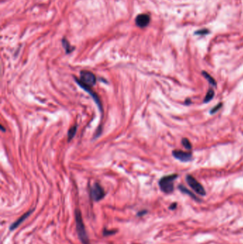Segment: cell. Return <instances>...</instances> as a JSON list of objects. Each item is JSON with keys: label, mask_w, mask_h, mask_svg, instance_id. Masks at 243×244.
Returning <instances> with one entry per match:
<instances>
[{"label": "cell", "mask_w": 243, "mask_h": 244, "mask_svg": "<svg viewBox=\"0 0 243 244\" xmlns=\"http://www.w3.org/2000/svg\"><path fill=\"white\" fill-rule=\"evenodd\" d=\"M75 220L76 224V231L81 243L83 244H91L87 233H86V228L83 224V219H82L81 213L78 209L76 210L75 211Z\"/></svg>", "instance_id": "cell-1"}, {"label": "cell", "mask_w": 243, "mask_h": 244, "mask_svg": "<svg viewBox=\"0 0 243 244\" xmlns=\"http://www.w3.org/2000/svg\"><path fill=\"white\" fill-rule=\"evenodd\" d=\"M178 177L177 174H171L162 177L159 181V186L160 190L165 194H170L174 190L173 181Z\"/></svg>", "instance_id": "cell-2"}, {"label": "cell", "mask_w": 243, "mask_h": 244, "mask_svg": "<svg viewBox=\"0 0 243 244\" xmlns=\"http://www.w3.org/2000/svg\"><path fill=\"white\" fill-rule=\"evenodd\" d=\"M75 80L76 82L81 83L85 86L88 87H92L96 84V77L94 73L89 71L83 70L80 72V78L77 79L75 77Z\"/></svg>", "instance_id": "cell-3"}, {"label": "cell", "mask_w": 243, "mask_h": 244, "mask_svg": "<svg viewBox=\"0 0 243 244\" xmlns=\"http://www.w3.org/2000/svg\"><path fill=\"white\" fill-rule=\"evenodd\" d=\"M105 194L104 189L98 183H95L90 189V196H91V199L94 201H101V199L104 198Z\"/></svg>", "instance_id": "cell-4"}, {"label": "cell", "mask_w": 243, "mask_h": 244, "mask_svg": "<svg viewBox=\"0 0 243 244\" xmlns=\"http://www.w3.org/2000/svg\"><path fill=\"white\" fill-rule=\"evenodd\" d=\"M186 181H187L188 185L190 186L197 194L200 196L205 195V190L204 187L202 186L200 183L198 182L197 180L195 179L193 176H190V175H188L186 176Z\"/></svg>", "instance_id": "cell-5"}, {"label": "cell", "mask_w": 243, "mask_h": 244, "mask_svg": "<svg viewBox=\"0 0 243 244\" xmlns=\"http://www.w3.org/2000/svg\"><path fill=\"white\" fill-rule=\"evenodd\" d=\"M76 83H78V84L80 86H81L82 89H84L85 91H87L88 93H89L90 95L92 96V98H93V99H94V102H96V104H97L98 107H99V111L101 112V113H102V111H103V107H102V105H101V100H100V99H99V96H98V94H96V92H94V91H93L92 89H91V87H88V86H85V85L82 84V83H78V82H76Z\"/></svg>", "instance_id": "cell-6"}, {"label": "cell", "mask_w": 243, "mask_h": 244, "mask_svg": "<svg viewBox=\"0 0 243 244\" xmlns=\"http://www.w3.org/2000/svg\"><path fill=\"white\" fill-rule=\"evenodd\" d=\"M173 155L176 159L183 162H188L192 159V154L181 150H174L173 151Z\"/></svg>", "instance_id": "cell-7"}, {"label": "cell", "mask_w": 243, "mask_h": 244, "mask_svg": "<svg viewBox=\"0 0 243 244\" xmlns=\"http://www.w3.org/2000/svg\"><path fill=\"white\" fill-rule=\"evenodd\" d=\"M150 20H151V18H150L149 15L146 14H138L137 17H136L135 22H136V25L138 27H140V28H145V27H146L149 25Z\"/></svg>", "instance_id": "cell-8"}, {"label": "cell", "mask_w": 243, "mask_h": 244, "mask_svg": "<svg viewBox=\"0 0 243 244\" xmlns=\"http://www.w3.org/2000/svg\"><path fill=\"white\" fill-rule=\"evenodd\" d=\"M33 211H34V209H32V210H30V211H29L28 212H27V213H25L24 215H22L20 218H18L17 221H15V222H14L12 225H11L10 227H9V229H10L11 231H13V230H14V229H17L19 225L22 224V223H23L24 221H25V220L27 219V218H28L32 213H33Z\"/></svg>", "instance_id": "cell-9"}, {"label": "cell", "mask_w": 243, "mask_h": 244, "mask_svg": "<svg viewBox=\"0 0 243 244\" xmlns=\"http://www.w3.org/2000/svg\"><path fill=\"white\" fill-rule=\"evenodd\" d=\"M62 46H64V49H65L67 54H69V53L72 52L74 49V47L71 46L69 41H67L65 38L62 39Z\"/></svg>", "instance_id": "cell-10"}, {"label": "cell", "mask_w": 243, "mask_h": 244, "mask_svg": "<svg viewBox=\"0 0 243 244\" xmlns=\"http://www.w3.org/2000/svg\"><path fill=\"white\" fill-rule=\"evenodd\" d=\"M178 188H179L180 190H181V191L183 192V193H185V194H188V195H189L190 196L192 197V198H193V199H195V200L199 201V198H197V197H196L195 195L194 194H193V193L191 192L190 191H189L188 189H186V188L185 187V186L181 185V186H179V187H178Z\"/></svg>", "instance_id": "cell-11"}, {"label": "cell", "mask_w": 243, "mask_h": 244, "mask_svg": "<svg viewBox=\"0 0 243 244\" xmlns=\"http://www.w3.org/2000/svg\"><path fill=\"white\" fill-rule=\"evenodd\" d=\"M202 74L203 75V76L207 80V81H208L210 84L214 86H216V81H215V80L214 79L212 78V77L210 76L208 73H207V72H205V71H203V72H202Z\"/></svg>", "instance_id": "cell-12"}, {"label": "cell", "mask_w": 243, "mask_h": 244, "mask_svg": "<svg viewBox=\"0 0 243 244\" xmlns=\"http://www.w3.org/2000/svg\"><path fill=\"white\" fill-rule=\"evenodd\" d=\"M76 131H77L76 125L73 126L71 128H70V129L69 130V131H68V141H70L74 137L76 133Z\"/></svg>", "instance_id": "cell-13"}, {"label": "cell", "mask_w": 243, "mask_h": 244, "mask_svg": "<svg viewBox=\"0 0 243 244\" xmlns=\"http://www.w3.org/2000/svg\"><path fill=\"white\" fill-rule=\"evenodd\" d=\"M214 94H215V93H214L213 90H212V89H209L208 91H207V94H206L205 99H204V103H207V102H210V101L212 99V98L214 97Z\"/></svg>", "instance_id": "cell-14"}, {"label": "cell", "mask_w": 243, "mask_h": 244, "mask_svg": "<svg viewBox=\"0 0 243 244\" xmlns=\"http://www.w3.org/2000/svg\"><path fill=\"white\" fill-rule=\"evenodd\" d=\"M182 144H183V145L184 146V147L186 148L187 150H190V149H192V145H191L190 142L189 140H188V139H186V138H183V139H182Z\"/></svg>", "instance_id": "cell-15"}, {"label": "cell", "mask_w": 243, "mask_h": 244, "mask_svg": "<svg viewBox=\"0 0 243 244\" xmlns=\"http://www.w3.org/2000/svg\"><path fill=\"white\" fill-rule=\"evenodd\" d=\"M222 106H223V103H219V104H217L215 107H214L213 108L210 110V114H213L216 113L218 111H219V109L221 108Z\"/></svg>", "instance_id": "cell-16"}, {"label": "cell", "mask_w": 243, "mask_h": 244, "mask_svg": "<svg viewBox=\"0 0 243 244\" xmlns=\"http://www.w3.org/2000/svg\"><path fill=\"white\" fill-rule=\"evenodd\" d=\"M176 206H177V203H172L171 205H170V209H171V210L175 209V208H176Z\"/></svg>", "instance_id": "cell-17"}, {"label": "cell", "mask_w": 243, "mask_h": 244, "mask_svg": "<svg viewBox=\"0 0 243 244\" xmlns=\"http://www.w3.org/2000/svg\"><path fill=\"white\" fill-rule=\"evenodd\" d=\"M146 213V211H141V212H139V213H138V216H142V215H144V213Z\"/></svg>", "instance_id": "cell-18"}, {"label": "cell", "mask_w": 243, "mask_h": 244, "mask_svg": "<svg viewBox=\"0 0 243 244\" xmlns=\"http://www.w3.org/2000/svg\"><path fill=\"white\" fill-rule=\"evenodd\" d=\"M190 103V100H188V101H186V104H189Z\"/></svg>", "instance_id": "cell-19"}]
</instances>
